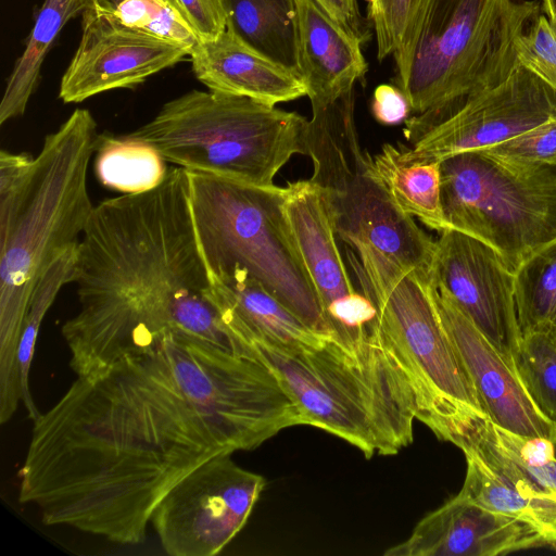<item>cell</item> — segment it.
I'll list each match as a JSON object with an SVG mask.
<instances>
[{
  "mask_svg": "<svg viewBox=\"0 0 556 556\" xmlns=\"http://www.w3.org/2000/svg\"><path fill=\"white\" fill-rule=\"evenodd\" d=\"M77 377L34 419L18 501L47 526L140 544L168 490L229 453L148 354Z\"/></svg>",
  "mask_w": 556,
  "mask_h": 556,
  "instance_id": "obj_1",
  "label": "cell"
},
{
  "mask_svg": "<svg viewBox=\"0 0 556 556\" xmlns=\"http://www.w3.org/2000/svg\"><path fill=\"white\" fill-rule=\"evenodd\" d=\"M72 282L79 309L61 332L77 376L149 353L172 332L241 355L211 299L182 167L150 191L93 207Z\"/></svg>",
  "mask_w": 556,
  "mask_h": 556,
  "instance_id": "obj_2",
  "label": "cell"
},
{
  "mask_svg": "<svg viewBox=\"0 0 556 556\" xmlns=\"http://www.w3.org/2000/svg\"><path fill=\"white\" fill-rule=\"evenodd\" d=\"M97 123L76 109L35 157L0 152L1 397L22 395L16 351L31 293L46 270L76 248L93 211L87 172Z\"/></svg>",
  "mask_w": 556,
  "mask_h": 556,
  "instance_id": "obj_3",
  "label": "cell"
},
{
  "mask_svg": "<svg viewBox=\"0 0 556 556\" xmlns=\"http://www.w3.org/2000/svg\"><path fill=\"white\" fill-rule=\"evenodd\" d=\"M244 348L248 357L278 378L306 426L344 440L366 458L395 455L413 442L415 395L375 321L364 337L350 343L251 339Z\"/></svg>",
  "mask_w": 556,
  "mask_h": 556,
  "instance_id": "obj_4",
  "label": "cell"
},
{
  "mask_svg": "<svg viewBox=\"0 0 556 556\" xmlns=\"http://www.w3.org/2000/svg\"><path fill=\"white\" fill-rule=\"evenodd\" d=\"M536 0H425L395 59L412 111L466 99L518 67L516 41L541 14Z\"/></svg>",
  "mask_w": 556,
  "mask_h": 556,
  "instance_id": "obj_5",
  "label": "cell"
},
{
  "mask_svg": "<svg viewBox=\"0 0 556 556\" xmlns=\"http://www.w3.org/2000/svg\"><path fill=\"white\" fill-rule=\"evenodd\" d=\"M307 123L248 97L191 90L128 134L188 172L273 187L293 155H307Z\"/></svg>",
  "mask_w": 556,
  "mask_h": 556,
  "instance_id": "obj_6",
  "label": "cell"
},
{
  "mask_svg": "<svg viewBox=\"0 0 556 556\" xmlns=\"http://www.w3.org/2000/svg\"><path fill=\"white\" fill-rule=\"evenodd\" d=\"M345 252L376 307L375 327L412 387L416 419L441 440L462 409H482L440 315L432 275L366 244Z\"/></svg>",
  "mask_w": 556,
  "mask_h": 556,
  "instance_id": "obj_7",
  "label": "cell"
},
{
  "mask_svg": "<svg viewBox=\"0 0 556 556\" xmlns=\"http://www.w3.org/2000/svg\"><path fill=\"white\" fill-rule=\"evenodd\" d=\"M187 173L192 219L208 273L243 268L308 328L333 339L283 213L285 188Z\"/></svg>",
  "mask_w": 556,
  "mask_h": 556,
  "instance_id": "obj_8",
  "label": "cell"
},
{
  "mask_svg": "<svg viewBox=\"0 0 556 556\" xmlns=\"http://www.w3.org/2000/svg\"><path fill=\"white\" fill-rule=\"evenodd\" d=\"M354 106L352 90L312 109L306 131L311 180L324 191L341 241L350 248L369 245L432 275L435 241L393 201L374 157L361 143Z\"/></svg>",
  "mask_w": 556,
  "mask_h": 556,
  "instance_id": "obj_9",
  "label": "cell"
},
{
  "mask_svg": "<svg viewBox=\"0 0 556 556\" xmlns=\"http://www.w3.org/2000/svg\"><path fill=\"white\" fill-rule=\"evenodd\" d=\"M147 354L229 454L254 450L283 429L306 426L296 403L257 359L176 332Z\"/></svg>",
  "mask_w": 556,
  "mask_h": 556,
  "instance_id": "obj_10",
  "label": "cell"
},
{
  "mask_svg": "<svg viewBox=\"0 0 556 556\" xmlns=\"http://www.w3.org/2000/svg\"><path fill=\"white\" fill-rule=\"evenodd\" d=\"M447 229L491 247L511 270L556 239V167L475 150L440 162Z\"/></svg>",
  "mask_w": 556,
  "mask_h": 556,
  "instance_id": "obj_11",
  "label": "cell"
},
{
  "mask_svg": "<svg viewBox=\"0 0 556 556\" xmlns=\"http://www.w3.org/2000/svg\"><path fill=\"white\" fill-rule=\"evenodd\" d=\"M556 118V91L520 66L502 84L445 102L405 121L399 146L408 163H433L490 148Z\"/></svg>",
  "mask_w": 556,
  "mask_h": 556,
  "instance_id": "obj_12",
  "label": "cell"
},
{
  "mask_svg": "<svg viewBox=\"0 0 556 556\" xmlns=\"http://www.w3.org/2000/svg\"><path fill=\"white\" fill-rule=\"evenodd\" d=\"M266 480L231 454L200 464L163 496L151 525L170 556H214L242 530Z\"/></svg>",
  "mask_w": 556,
  "mask_h": 556,
  "instance_id": "obj_13",
  "label": "cell"
},
{
  "mask_svg": "<svg viewBox=\"0 0 556 556\" xmlns=\"http://www.w3.org/2000/svg\"><path fill=\"white\" fill-rule=\"evenodd\" d=\"M443 440L465 455L460 494L526 522L541 535L544 546L556 549V493L528 468L500 427L481 410L466 408L451 422Z\"/></svg>",
  "mask_w": 556,
  "mask_h": 556,
  "instance_id": "obj_14",
  "label": "cell"
},
{
  "mask_svg": "<svg viewBox=\"0 0 556 556\" xmlns=\"http://www.w3.org/2000/svg\"><path fill=\"white\" fill-rule=\"evenodd\" d=\"M432 282L454 300L515 366L522 338L515 302V275L500 255L469 235L445 229L435 241Z\"/></svg>",
  "mask_w": 556,
  "mask_h": 556,
  "instance_id": "obj_15",
  "label": "cell"
},
{
  "mask_svg": "<svg viewBox=\"0 0 556 556\" xmlns=\"http://www.w3.org/2000/svg\"><path fill=\"white\" fill-rule=\"evenodd\" d=\"M81 26L79 46L60 84L59 97L65 103L131 88L182 61L193 47L102 17L83 15Z\"/></svg>",
  "mask_w": 556,
  "mask_h": 556,
  "instance_id": "obj_16",
  "label": "cell"
},
{
  "mask_svg": "<svg viewBox=\"0 0 556 556\" xmlns=\"http://www.w3.org/2000/svg\"><path fill=\"white\" fill-rule=\"evenodd\" d=\"M434 296L483 414L497 427L517 435L554 441L555 425L534 405L516 367L506 361L444 290L434 286Z\"/></svg>",
  "mask_w": 556,
  "mask_h": 556,
  "instance_id": "obj_17",
  "label": "cell"
},
{
  "mask_svg": "<svg viewBox=\"0 0 556 556\" xmlns=\"http://www.w3.org/2000/svg\"><path fill=\"white\" fill-rule=\"evenodd\" d=\"M544 546L529 525L491 510L459 492L427 514L386 556H496Z\"/></svg>",
  "mask_w": 556,
  "mask_h": 556,
  "instance_id": "obj_18",
  "label": "cell"
},
{
  "mask_svg": "<svg viewBox=\"0 0 556 556\" xmlns=\"http://www.w3.org/2000/svg\"><path fill=\"white\" fill-rule=\"evenodd\" d=\"M292 238L333 331L363 304L336 241L327 198L314 181L288 182L282 203Z\"/></svg>",
  "mask_w": 556,
  "mask_h": 556,
  "instance_id": "obj_19",
  "label": "cell"
},
{
  "mask_svg": "<svg viewBox=\"0 0 556 556\" xmlns=\"http://www.w3.org/2000/svg\"><path fill=\"white\" fill-rule=\"evenodd\" d=\"M296 8L299 74L312 109H318L354 90L364 77V42L316 0H296Z\"/></svg>",
  "mask_w": 556,
  "mask_h": 556,
  "instance_id": "obj_20",
  "label": "cell"
},
{
  "mask_svg": "<svg viewBox=\"0 0 556 556\" xmlns=\"http://www.w3.org/2000/svg\"><path fill=\"white\" fill-rule=\"evenodd\" d=\"M190 60L210 90L276 105L306 96L302 78L247 46L226 28L216 39L197 41Z\"/></svg>",
  "mask_w": 556,
  "mask_h": 556,
  "instance_id": "obj_21",
  "label": "cell"
},
{
  "mask_svg": "<svg viewBox=\"0 0 556 556\" xmlns=\"http://www.w3.org/2000/svg\"><path fill=\"white\" fill-rule=\"evenodd\" d=\"M208 276L211 299L243 356L244 342L251 339L306 345L328 340L302 323L243 268L232 267Z\"/></svg>",
  "mask_w": 556,
  "mask_h": 556,
  "instance_id": "obj_22",
  "label": "cell"
},
{
  "mask_svg": "<svg viewBox=\"0 0 556 556\" xmlns=\"http://www.w3.org/2000/svg\"><path fill=\"white\" fill-rule=\"evenodd\" d=\"M226 28L247 46L296 73V0H222Z\"/></svg>",
  "mask_w": 556,
  "mask_h": 556,
  "instance_id": "obj_23",
  "label": "cell"
},
{
  "mask_svg": "<svg viewBox=\"0 0 556 556\" xmlns=\"http://www.w3.org/2000/svg\"><path fill=\"white\" fill-rule=\"evenodd\" d=\"M374 161L382 182L404 214L439 232L447 229L441 200L440 162H405L399 147L391 143H384Z\"/></svg>",
  "mask_w": 556,
  "mask_h": 556,
  "instance_id": "obj_24",
  "label": "cell"
},
{
  "mask_svg": "<svg viewBox=\"0 0 556 556\" xmlns=\"http://www.w3.org/2000/svg\"><path fill=\"white\" fill-rule=\"evenodd\" d=\"M94 153L100 182L125 194L156 188L169 170L166 161L152 144L129 134H100Z\"/></svg>",
  "mask_w": 556,
  "mask_h": 556,
  "instance_id": "obj_25",
  "label": "cell"
},
{
  "mask_svg": "<svg viewBox=\"0 0 556 556\" xmlns=\"http://www.w3.org/2000/svg\"><path fill=\"white\" fill-rule=\"evenodd\" d=\"M72 0H45L26 48L9 76L0 104V124L24 114L42 62L63 25L72 18Z\"/></svg>",
  "mask_w": 556,
  "mask_h": 556,
  "instance_id": "obj_26",
  "label": "cell"
},
{
  "mask_svg": "<svg viewBox=\"0 0 556 556\" xmlns=\"http://www.w3.org/2000/svg\"><path fill=\"white\" fill-rule=\"evenodd\" d=\"M77 13L106 18L170 41L194 46L197 36L178 0H72Z\"/></svg>",
  "mask_w": 556,
  "mask_h": 556,
  "instance_id": "obj_27",
  "label": "cell"
},
{
  "mask_svg": "<svg viewBox=\"0 0 556 556\" xmlns=\"http://www.w3.org/2000/svg\"><path fill=\"white\" fill-rule=\"evenodd\" d=\"M514 275L521 333L543 332L556 344V239L532 253Z\"/></svg>",
  "mask_w": 556,
  "mask_h": 556,
  "instance_id": "obj_28",
  "label": "cell"
},
{
  "mask_svg": "<svg viewBox=\"0 0 556 556\" xmlns=\"http://www.w3.org/2000/svg\"><path fill=\"white\" fill-rule=\"evenodd\" d=\"M77 248H73L55 260L37 282L24 319L17 351L16 364L20 375L23 402L28 416H39L29 390V370L35 344L42 320L62 287L73 281Z\"/></svg>",
  "mask_w": 556,
  "mask_h": 556,
  "instance_id": "obj_29",
  "label": "cell"
},
{
  "mask_svg": "<svg viewBox=\"0 0 556 556\" xmlns=\"http://www.w3.org/2000/svg\"><path fill=\"white\" fill-rule=\"evenodd\" d=\"M534 405L556 425V344L543 332L522 334L515 362Z\"/></svg>",
  "mask_w": 556,
  "mask_h": 556,
  "instance_id": "obj_30",
  "label": "cell"
},
{
  "mask_svg": "<svg viewBox=\"0 0 556 556\" xmlns=\"http://www.w3.org/2000/svg\"><path fill=\"white\" fill-rule=\"evenodd\" d=\"M368 17L377 40V58L382 61L401 47L425 0H367Z\"/></svg>",
  "mask_w": 556,
  "mask_h": 556,
  "instance_id": "obj_31",
  "label": "cell"
},
{
  "mask_svg": "<svg viewBox=\"0 0 556 556\" xmlns=\"http://www.w3.org/2000/svg\"><path fill=\"white\" fill-rule=\"evenodd\" d=\"M520 66L556 91V27L540 14L516 41Z\"/></svg>",
  "mask_w": 556,
  "mask_h": 556,
  "instance_id": "obj_32",
  "label": "cell"
},
{
  "mask_svg": "<svg viewBox=\"0 0 556 556\" xmlns=\"http://www.w3.org/2000/svg\"><path fill=\"white\" fill-rule=\"evenodd\" d=\"M480 151L517 163L556 167V118Z\"/></svg>",
  "mask_w": 556,
  "mask_h": 556,
  "instance_id": "obj_33",
  "label": "cell"
},
{
  "mask_svg": "<svg viewBox=\"0 0 556 556\" xmlns=\"http://www.w3.org/2000/svg\"><path fill=\"white\" fill-rule=\"evenodd\" d=\"M199 41L216 39L226 29L222 0H178Z\"/></svg>",
  "mask_w": 556,
  "mask_h": 556,
  "instance_id": "obj_34",
  "label": "cell"
},
{
  "mask_svg": "<svg viewBox=\"0 0 556 556\" xmlns=\"http://www.w3.org/2000/svg\"><path fill=\"white\" fill-rule=\"evenodd\" d=\"M412 111L405 93L396 86L379 85L372 96L371 113L375 119L386 126H394L405 122Z\"/></svg>",
  "mask_w": 556,
  "mask_h": 556,
  "instance_id": "obj_35",
  "label": "cell"
},
{
  "mask_svg": "<svg viewBox=\"0 0 556 556\" xmlns=\"http://www.w3.org/2000/svg\"><path fill=\"white\" fill-rule=\"evenodd\" d=\"M352 35L366 42L368 27L361 14L358 0H316Z\"/></svg>",
  "mask_w": 556,
  "mask_h": 556,
  "instance_id": "obj_36",
  "label": "cell"
},
{
  "mask_svg": "<svg viewBox=\"0 0 556 556\" xmlns=\"http://www.w3.org/2000/svg\"><path fill=\"white\" fill-rule=\"evenodd\" d=\"M541 9L547 20L556 27V0H542Z\"/></svg>",
  "mask_w": 556,
  "mask_h": 556,
  "instance_id": "obj_37",
  "label": "cell"
},
{
  "mask_svg": "<svg viewBox=\"0 0 556 556\" xmlns=\"http://www.w3.org/2000/svg\"><path fill=\"white\" fill-rule=\"evenodd\" d=\"M554 442L556 444V425H555V438H554Z\"/></svg>",
  "mask_w": 556,
  "mask_h": 556,
  "instance_id": "obj_38",
  "label": "cell"
}]
</instances>
